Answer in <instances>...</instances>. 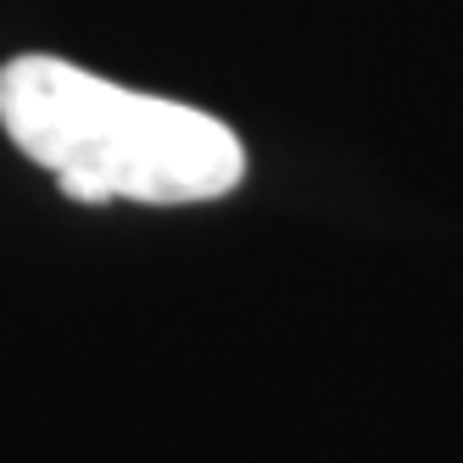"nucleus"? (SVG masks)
<instances>
[{"mask_svg":"<svg viewBox=\"0 0 463 463\" xmlns=\"http://www.w3.org/2000/svg\"><path fill=\"white\" fill-rule=\"evenodd\" d=\"M0 123L84 207L218 202L246 179L229 123L95 79L61 56H12L0 68Z\"/></svg>","mask_w":463,"mask_h":463,"instance_id":"obj_1","label":"nucleus"}]
</instances>
